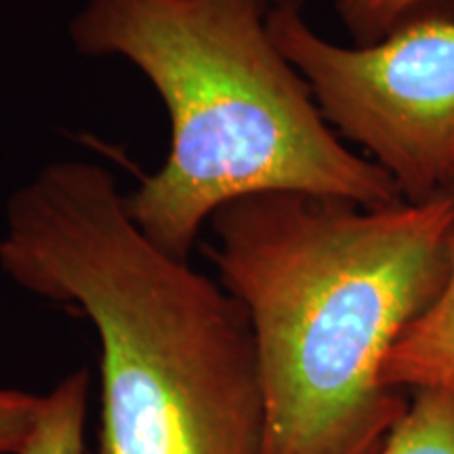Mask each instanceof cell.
Here are the masks:
<instances>
[{
    "instance_id": "obj_1",
    "label": "cell",
    "mask_w": 454,
    "mask_h": 454,
    "mask_svg": "<svg viewBox=\"0 0 454 454\" xmlns=\"http://www.w3.org/2000/svg\"><path fill=\"white\" fill-rule=\"evenodd\" d=\"M219 282L251 322L263 389L259 454H379L408 402L391 348L448 274L454 190L366 208L293 192L208 219Z\"/></svg>"
},
{
    "instance_id": "obj_2",
    "label": "cell",
    "mask_w": 454,
    "mask_h": 454,
    "mask_svg": "<svg viewBox=\"0 0 454 454\" xmlns=\"http://www.w3.org/2000/svg\"><path fill=\"white\" fill-rule=\"evenodd\" d=\"M0 268L98 331L95 454H259L263 389L247 311L139 230L110 170L51 162L13 192Z\"/></svg>"
},
{
    "instance_id": "obj_3",
    "label": "cell",
    "mask_w": 454,
    "mask_h": 454,
    "mask_svg": "<svg viewBox=\"0 0 454 454\" xmlns=\"http://www.w3.org/2000/svg\"><path fill=\"white\" fill-rule=\"evenodd\" d=\"M271 0H87L70 21L84 55H116L154 84L167 160L127 196L139 230L187 261L208 219L254 194L293 192L366 208L404 202L349 150L268 30Z\"/></svg>"
},
{
    "instance_id": "obj_4",
    "label": "cell",
    "mask_w": 454,
    "mask_h": 454,
    "mask_svg": "<svg viewBox=\"0 0 454 454\" xmlns=\"http://www.w3.org/2000/svg\"><path fill=\"white\" fill-rule=\"evenodd\" d=\"M268 30L334 133L366 150L402 200L454 190V17L414 13L379 43L340 47L280 3Z\"/></svg>"
},
{
    "instance_id": "obj_5",
    "label": "cell",
    "mask_w": 454,
    "mask_h": 454,
    "mask_svg": "<svg viewBox=\"0 0 454 454\" xmlns=\"http://www.w3.org/2000/svg\"><path fill=\"white\" fill-rule=\"evenodd\" d=\"M383 381L395 391H438L454 404V230L444 284L395 340Z\"/></svg>"
},
{
    "instance_id": "obj_6",
    "label": "cell",
    "mask_w": 454,
    "mask_h": 454,
    "mask_svg": "<svg viewBox=\"0 0 454 454\" xmlns=\"http://www.w3.org/2000/svg\"><path fill=\"white\" fill-rule=\"evenodd\" d=\"M87 371H76L61 379L47 395H43L38 421L20 454H87Z\"/></svg>"
},
{
    "instance_id": "obj_7",
    "label": "cell",
    "mask_w": 454,
    "mask_h": 454,
    "mask_svg": "<svg viewBox=\"0 0 454 454\" xmlns=\"http://www.w3.org/2000/svg\"><path fill=\"white\" fill-rule=\"evenodd\" d=\"M379 454H454V404L438 391H417Z\"/></svg>"
},
{
    "instance_id": "obj_8",
    "label": "cell",
    "mask_w": 454,
    "mask_h": 454,
    "mask_svg": "<svg viewBox=\"0 0 454 454\" xmlns=\"http://www.w3.org/2000/svg\"><path fill=\"white\" fill-rule=\"evenodd\" d=\"M434 0H337V11L356 44H372Z\"/></svg>"
},
{
    "instance_id": "obj_9",
    "label": "cell",
    "mask_w": 454,
    "mask_h": 454,
    "mask_svg": "<svg viewBox=\"0 0 454 454\" xmlns=\"http://www.w3.org/2000/svg\"><path fill=\"white\" fill-rule=\"evenodd\" d=\"M43 395L0 389V454H20L41 414Z\"/></svg>"
},
{
    "instance_id": "obj_10",
    "label": "cell",
    "mask_w": 454,
    "mask_h": 454,
    "mask_svg": "<svg viewBox=\"0 0 454 454\" xmlns=\"http://www.w3.org/2000/svg\"><path fill=\"white\" fill-rule=\"evenodd\" d=\"M280 3H291V4H301V0H271V4H280Z\"/></svg>"
}]
</instances>
